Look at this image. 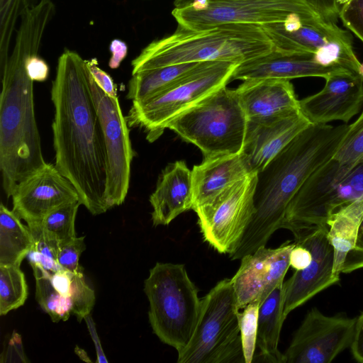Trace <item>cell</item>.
I'll return each mask as SVG.
<instances>
[{
    "label": "cell",
    "instance_id": "cell-1",
    "mask_svg": "<svg viewBox=\"0 0 363 363\" xmlns=\"http://www.w3.org/2000/svg\"><path fill=\"white\" fill-rule=\"evenodd\" d=\"M86 60L65 50L52 83L55 167L74 186L94 216L110 209L106 199L104 136L92 96Z\"/></svg>",
    "mask_w": 363,
    "mask_h": 363
},
{
    "label": "cell",
    "instance_id": "cell-2",
    "mask_svg": "<svg viewBox=\"0 0 363 363\" xmlns=\"http://www.w3.org/2000/svg\"><path fill=\"white\" fill-rule=\"evenodd\" d=\"M349 128L311 124L257 173L255 213L231 259H241L266 246L281 228L286 208L308 178L330 160Z\"/></svg>",
    "mask_w": 363,
    "mask_h": 363
},
{
    "label": "cell",
    "instance_id": "cell-3",
    "mask_svg": "<svg viewBox=\"0 0 363 363\" xmlns=\"http://www.w3.org/2000/svg\"><path fill=\"white\" fill-rule=\"evenodd\" d=\"M33 56L14 46L1 70L0 170L8 198L19 182L46 164L35 114L34 81L26 67Z\"/></svg>",
    "mask_w": 363,
    "mask_h": 363
},
{
    "label": "cell",
    "instance_id": "cell-4",
    "mask_svg": "<svg viewBox=\"0 0 363 363\" xmlns=\"http://www.w3.org/2000/svg\"><path fill=\"white\" fill-rule=\"evenodd\" d=\"M274 50L261 26L226 23L202 30L178 26L171 35L147 45L131 63L132 74L165 66L209 61L242 63Z\"/></svg>",
    "mask_w": 363,
    "mask_h": 363
},
{
    "label": "cell",
    "instance_id": "cell-5",
    "mask_svg": "<svg viewBox=\"0 0 363 363\" xmlns=\"http://www.w3.org/2000/svg\"><path fill=\"white\" fill-rule=\"evenodd\" d=\"M144 291L153 333L179 352L191 340L201 310L198 289L185 266L157 262L145 280Z\"/></svg>",
    "mask_w": 363,
    "mask_h": 363
},
{
    "label": "cell",
    "instance_id": "cell-6",
    "mask_svg": "<svg viewBox=\"0 0 363 363\" xmlns=\"http://www.w3.org/2000/svg\"><path fill=\"white\" fill-rule=\"evenodd\" d=\"M248 121L235 90L222 87L189 108L167 125L197 146L203 159L242 152Z\"/></svg>",
    "mask_w": 363,
    "mask_h": 363
},
{
    "label": "cell",
    "instance_id": "cell-7",
    "mask_svg": "<svg viewBox=\"0 0 363 363\" xmlns=\"http://www.w3.org/2000/svg\"><path fill=\"white\" fill-rule=\"evenodd\" d=\"M236 294L231 279L218 282L201 298L199 320L178 363H245Z\"/></svg>",
    "mask_w": 363,
    "mask_h": 363
},
{
    "label": "cell",
    "instance_id": "cell-8",
    "mask_svg": "<svg viewBox=\"0 0 363 363\" xmlns=\"http://www.w3.org/2000/svg\"><path fill=\"white\" fill-rule=\"evenodd\" d=\"M240 64L224 60L201 62L156 96L132 102L126 116L128 126L142 128L148 141L156 140L174 118L213 91L226 86Z\"/></svg>",
    "mask_w": 363,
    "mask_h": 363
},
{
    "label": "cell",
    "instance_id": "cell-9",
    "mask_svg": "<svg viewBox=\"0 0 363 363\" xmlns=\"http://www.w3.org/2000/svg\"><path fill=\"white\" fill-rule=\"evenodd\" d=\"M363 198V162L350 167L331 158L305 182L286 211L281 228L291 232L326 225L340 208Z\"/></svg>",
    "mask_w": 363,
    "mask_h": 363
},
{
    "label": "cell",
    "instance_id": "cell-10",
    "mask_svg": "<svg viewBox=\"0 0 363 363\" xmlns=\"http://www.w3.org/2000/svg\"><path fill=\"white\" fill-rule=\"evenodd\" d=\"M172 14L178 26L191 30L226 23L264 26L296 16L320 17L306 0H196L188 6L174 8Z\"/></svg>",
    "mask_w": 363,
    "mask_h": 363
},
{
    "label": "cell",
    "instance_id": "cell-11",
    "mask_svg": "<svg viewBox=\"0 0 363 363\" xmlns=\"http://www.w3.org/2000/svg\"><path fill=\"white\" fill-rule=\"evenodd\" d=\"M257 173L238 181L195 211L203 240L222 254L238 245L255 213Z\"/></svg>",
    "mask_w": 363,
    "mask_h": 363
},
{
    "label": "cell",
    "instance_id": "cell-12",
    "mask_svg": "<svg viewBox=\"0 0 363 363\" xmlns=\"http://www.w3.org/2000/svg\"><path fill=\"white\" fill-rule=\"evenodd\" d=\"M89 82L103 128L106 153V199L110 208L121 205L127 196L133 154L126 117L118 97H111L90 72Z\"/></svg>",
    "mask_w": 363,
    "mask_h": 363
},
{
    "label": "cell",
    "instance_id": "cell-13",
    "mask_svg": "<svg viewBox=\"0 0 363 363\" xmlns=\"http://www.w3.org/2000/svg\"><path fill=\"white\" fill-rule=\"evenodd\" d=\"M357 318L308 311L284 354V363H329L350 347Z\"/></svg>",
    "mask_w": 363,
    "mask_h": 363
},
{
    "label": "cell",
    "instance_id": "cell-14",
    "mask_svg": "<svg viewBox=\"0 0 363 363\" xmlns=\"http://www.w3.org/2000/svg\"><path fill=\"white\" fill-rule=\"evenodd\" d=\"M291 233L294 242L310 250L312 259L306 268L295 271L284 282L285 318L293 310L339 281L333 277L334 252L328 238V226L298 229Z\"/></svg>",
    "mask_w": 363,
    "mask_h": 363
},
{
    "label": "cell",
    "instance_id": "cell-15",
    "mask_svg": "<svg viewBox=\"0 0 363 363\" xmlns=\"http://www.w3.org/2000/svg\"><path fill=\"white\" fill-rule=\"evenodd\" d=\"M11 197L12 211L27 225H38L52 211L79 200L72 184L50 163L19 182Z\"/></svg>",
    "mask_w": 363,
    "mask_h": 363
},
{
    "label": "cell",
    "instance_id": "cell-16",
    "mask_svg": "<svg viewBox=\"0 0 363 363\" xmlns=\"http://www.w3.org/2000/svg\"><path fill=\"white\" fill-rule=\"evenodd\" d=\"M294 245V242L286 241L277 248L261 247L241 259L238 270L231 278L239 310L252 303L261 304L284 282Z\"/></svg>",
    "mask_w": 363,
    "mask_h": 363
},
{
    "label": "cell",
    "instance_id": "cell-17",
    "mask_svg": "<svg viewBox=\"0 0 363 363\" xmlns=\"http://www.w3.org/2000/svg\"><path fill=\"white\" fill-rule=\"evenodd\" d=\"M323 88L299 100L300 111L311 124L333 121L347 123L363 108V80L344 69L328 77Z\"/></svg>",
    "mask_w": 363,
    "mask_h": 363
},
{
    "label": "cell",
    "instance_id": "cell-18",
    "mask_svg": "<svg viewBox=\"0 0 363 363\" xmlns=\"http://www.w3.org/2000/svg\"><path fill=\"white\" fill-rule=\"evenodd\" d=\"M235 91L249 123L267 122L301 111L290 80H245Z\"/></svg>",
    "mask_w": 363,
    "mask_h": 363
},
{
    "label": "cell",
    "instance_id": "cell-19",
    "mask_svg": "<svg viewBox=\"0 0 363 363\" xmlns=\"http://www.w3.org/2000/svg\"><path fill=\"white\" fill-rule=\"evenodd\" d=\"M311 123L301 111L264 123H249L242 153L252 173L262 170Z\"/></svg>",
    "mask_w": 363,
    "mask_h": 363
},
{
    "label": "cell",
    "instance_id": "cell-20",
    "mask_svg": "<svg viewBox=\"0 0 363 363\" xmlns=\"http://www.w3.org/2000/svg\"><path fill=\"white\" fill-rule=\"evenodd\" d=\"M344 69H347L340 66H323L315 62L313 55L287 54L273 50L264 55L240 63L233 73L231 81L262 79L290 80L311 77L326 79L332 74Z\"/></svg>",
    "mask_w": 363,
    "mask_h": 363
},
{
    "label": "cell",
    "instance_id": "cell-21",
    "mask_svg": "<svg viewBox=\"0 0 363 363\" xmlns=\"http://www.w3.org/2000/svg\"><path fill=\"white\" fill-rule=\"evenodd\" d=\"M149 201L154 226L167 225L182 213L192 210V174L185 162L176 161L165 167Z\"/></svg>",
    "mask_w": 363,
    "mask_h": 363
},
{
    "label": "cell",
    "instance_id": "cell-22",
    "mask_svg": "<svg viewBox=\"0 0 363 363\" xmlns=\"http://www.w3.org/2000/svg\"><path fill=\"white\" fill-rule=\"evenodd\" d=\"M252 173L242 152L203 159L192 170L193 211L211 202L229 186Z\"/></svg>",
    "mask_w": 363,
    "mask_h": 363
},
{
    "label": "cell",
    "instance_id": "cell-23",
    "mask_svg": "<svg viewBox=\"0 0 363 363\" xmlns=\"http://www.w3.org/2000/svg\"><path fill=\"white\" fill-rule=\"evenodd\" d=\"M261 26L270 38L274 50L287 54L314 55L333 43L352 39L347 30L322 18L303 23L292 30H286L281 23Z\"/></svg>",
    "mask_w": 363,
    "mask_h": 363
},
{
    "label": "cell",
    "instance_id": "cell-24",
    "mask_svg": "<svg viewBox=\"0 0 363 363\" xmlns=\"http://www.w3.org/2000/svg\"><path fill=\"white\" fill-rule=\"evenodd\" d=\"M284 282L279 284L262 301L258 313L256 356L262 362L284 363V354L278 349L284 316Z\"/></svg>",
    "mask_w": 363,
    "mask_h": 363
},
{
    "label": "cell",
    "instance_id": "cell-25",
    "mask_svg": "<svg viewBox=\"0 0 363 363\" xmlns=\"http://www.w3.org/2000/svg\"><path fill=\"white\" fill-rule=\"evenodd\" d=\"M363 219V198L335 211L328 218V238L334 252L333 277L340 281L346 257L354 247Z\"/></svg>",
    "mask_w": 363,
    "mask_h": 363
},
{
    "label": "cell",
    "instance_id": "cell-26",
    "mask_svg": "<svg viewBox=\"0 0 363 363\" xmlns=\"http://www.w3.org/2000/svg\"><path fill=\"white\" fill-rule=\"evenodd\" d=\"M201 63L177 64L133 74L128 82L127 99L132 102L147 100L171 86Z\"/></svg>",
    "mask_w": 363,
    "mask_h": 363
},
{
    "label": "cell",
    "instance_id": "cell-27",
    "mask_svg": "<svg viewBox=\"0 0 363 363\" xmlns=\"http://www.w3.org/2000/svg\"><path fill=\"white\" fill-rule=\"evenodd\" d=\"M3 203L0 205V264L20 266L33 248L34 240L28 226Z\"/></svg>",
    "mask_w": 363,
    "mask_h": 363
},
{
    "label": "cell",
    "instance_id": "cell-28",
    "mask_svg": "<svg viewBox=\"0 0 363 363\" xmlns=\"http://www.w3.org/2000/svg\"><path fill=\"white\" fill-rule=\"evenodd\" d=\"M35 279V298L54 323L67 320L72 313L70 297L60 295L53 287L50 274L43 269H33Z\"/></svg>",
    "mask_w": 363,
    "mask_h": 363
},
{
    "label": "cell",
    "instance_id": "cell-29",
    "mask_svg": "<svg viewBox=\"0 0 363 363\" xmlns=\"http://www.w3.org/2000/svg\"><path fill=\"white\" fill-rule=\"evenodd\" d=\"M28 294L20 266L0 264V315H5L23 306Z\"/></svg>",
    "mask_w": 363,
    "mask_h": 363
},
{
    "label": "cell",
    "instance_id": "cell-30",
    "mask_svg": "<svg viewBox=\"0 0 363 363\" xmlns=\"http://www.w3.org/2000/svg\"><path fill=\"white\" fill-rule=\"evenodd\" d=\"M79 200L62 205L50 212L40 223L46 237L59 245L76 237L75 219Z\"/></svg>",
    "mask_w": 363,
    "mask_h": 363
},
{
    "label": "cell",
    "instance_id": "cell-31",
    "mask_svg": "<svg viewBox=\"0 0 363 363\" xmlns=\"http://www.w3.org/2000/svg\"><path fill=\"white\" fill-rule=\"evenodd\" d=\"M333 159L352 167L363 162V111L345 133Z\"/></svg>",
    "mask_w": 363,
    "mask_h": 363
},
{
    "label": "cell",
    "instance_id": "cell-32",
    "mask_svg": "<svg viewBox=\"0 0 363 363\" xmlns=\"http://www.w3.org/2000/svg\"><path fill=\"white\" fill-rule=\"evenodd\" d=\"M260 304L255 302L247 305L238 313L239 327L245 363H252L257 343L258 313Z\"/></svg>",
    "mask_w": 363,
    "mask_h": 363
},
{
    "label": "cell",
    "instance_id": "cell-33",
    "mask_svg": "<svg viewBox=\"0 0 363 363\" xmlns=\"http://www.w3.org/2000/svg\"><path fill=\"white\" fill-rule=\"evenodd\" d=\"M70 299L72 313L81 322L88 316L95 303L94 291L86 283L83 274L72 275Z\"/></svg>",
    "mask_w": 363,
    "mask_h": 363
},
{
    "label": "cell",
    "instance_id": "cell-34",
    "mask_svg": "<svg viewBox=\"0 0 363 363\" xmlns=\"http://www.w3.org/2000/svg\"><path fill=\"white\" fill-rule=\"evenodd\" d=\"M84 237H75L59 245L57 262L65 269L74 274H82L79 264L82 253L85 250Z\"/></svg>",
    "mask_w": 363,
    "mask_h": 363
},
{
    "label": "cell",
    "instance_id": "cell-35",
    "mask_svg": "<svg viewBox=\"0 0 363 363\" xmlns=\"http://www.w3.org/2000/svg\"><path fill=\"white\" fill-rule=\"evenodd\" d=\"M343 25L363 43V0H350L340 9Z\"/></svg>",
    "mask_w": 363,
    "mask_h": 363
},
{
    "label": "cell",
    "instance_id": "cell-36",
    "mask_svg": "<svg viewBox=\"0 0 363 363\" xmlns=\"http://www.w3.org/2000/svg\"><path fill=\"white\" fill-rule=\"evenodd\" d=\"M363 268V219L359 228L354 247L347 255L342 273Z\"/></svg>",
    "mask_w": 363,
    "mask_h": 363
},
{
    "label": "cell",
    "instance_id": "cell-37",
    "mask_svg": "<svg viewBox=\"0 0 363 363\" xmlns=\"http://www.w3.org/2000/svg\"><path fill=\"white\" fill-rule=\"evenodd\" d=\"M89 71L100 88L109 96L118 97L116 85L111 76L99 67L96 59L86 60Z\"/></svg>",
    "mask_w": 363,
    "mask_h": 363
},
{
    "label": "cell",
    "instance_id": "cell-38",
    "mask_svg": "<svg viewBox=\"0 0 363 363\" xmlns=\"http://www.w3.org/2000/svg\"><path fill=\"white\" fill-rule=\"evenodd\" d=\"M325 21L335 23L340 8L335 0H306Z\"/></svg>",
    "mask_w": 363,
    "mask_h": 363
},
{
    "label": "cell",
    "instance_id": "cell-39",
    "mask_svg": "<svg viewBox=\"0 0 363 363\" xmlns=\"http://www.w3.org/2000/svg\"><path fill=\"white\" fill-rule=\"evenodd\" d=\"M26 67L27 72L34 82H44L47 79L49 67L44 60L35 55L26 60Z\"/></svg>",
    "mask_w": 363,
    "mask_h": 363
},
{
    "label": "cell",
    "instance_id": "cell-40",
    "mask_svg": "<svg viewBox=\"0 0 363 363\" xmlns=\"http://www.w3.org/2000/svg\"><path fill=\"white\" fill-rule=\"evenodd\" d=\"M311 259L312 255L310 250L295 242V245L290 253V267L295 271L303 270L311 264Z\"/></svg>",
    "mask_w": 363,
    "mask_h": 363
},
{
    "label": "cell",
    "instance_id": "cell-41",
    "mask_svg": "<svg viewBox=\"0 0 363 363\" xmlns=\"http://www.w3.org/2000/svg\"><path fill=\"white\" fill-rule=\"evenodd\" d=\"M72 275L73 273L62 269L50 277L51 283L55 289L65 297L70 296Z\"/></svg>",
    "mask_w": 363,
    "mask_h": 363
},
{
    "label": "cell",
    "instance_id": "cell-42",
    "mask_svg": "<svg viewBox=\"0 0 363 363\" xmlns=\"http://www.w3.org/2000/svg\"><path fill=\"white\" fill-rule=\"evenodd\" d=\"M350 348L354 358L363 363V311L357 318L355 332Z\"/></svg>",
    "mask_w": 363,
    "mask_h": 363
},
{
    "label": "cell",
    "instance_id": "cell-43",
    "mask_svg": "<svg viewBox=\"0 0 363 363\" xmlns=\"http://www.w3.org/2000/svg\"><path fill=\"white\" fill-rule=\"evenodd\" d=\"M109 50L111 52V57L108 62V66L111 69H116L126 57L128 51L127 45L122 40L115 39L111 43Z\"/></svg>",
    "mask_w": 363,
    "mask_h": 363
},
{
    "label": "cell",
    "instance_id": "cell-44",
    "mask_svg": "<svg viewBox=\"0 0 363 363\" xmlns=\"http://www.w3.org/2000/svg\"><path fill=\"white\" fill-rule=\"evenodd\" d=\"M84 319L86 320V321L87 323L89 330L92 337V339L94 342V345H95L96 350L97 352V357H98L97 362H107L108 360L106 359V358L103 352V350L101 347V344L99 342V339L98 337V335H97V333L95 330V327H94V323H93L91 318H89V315Z\"/></svg>",
    "mask_w": 363,
    "mask_h": 363
},
{
    "label": "cell",
    "instance_id": "cell-45",
    "mask_svg": "<svg viewBox=\"0 0 363 363\" xmlns=\"http://www.w3.org/2000/svg\"><path fill=\"white\" fill-rule=\"evenodd\" d=\"M196 0H174V8H182L191 5Z\"/></svg>",
    "mask_w": 363,
    "mask_h": 363
},
{
    "label": "cell",
    "instance_id": "cell-46",
    "mask_svg": "<svg viewBox=\"0 0 363 363\" xmlns=\"http://www.w3.org/2000/svg\"><path fill=\"white\" fill-rule=\"evenodd\" d=\"M75 352L78 356L84 361L90 362L91 360L89 359L86 352L83 350L82 349L76 347H75Z\"/></svg>",
    "mask_w": 363,
    "mask_h": 363
},
{
    "label": "cell",
    "instance_id": "cell-47",
    "mask_svg": "<svg viewBox=\"0 0 363 363\" xmlns=\"http://www.w3.org/2000/svg\"><path fill=\"white\" fill-rule=\"evenodd\" d=\"M358 74L361 77V78L363 80V63L360 64V66H359V70H358Z\"/></svg>",
    "mask_w": 363,
    "mask_h": 363
},
{
    "label": "cell",
    "instance_id": "cell-48",
    "mask_svg": "<svg viewBox=\"0 0 363 363\" xmlns=\"http://www.w3.org/2000/svg\"><path fill=\"white\" fill-rule=\"evenodd\" d=\"M337 4H345L350 0H335Z\"/></svg>",
    "mask_w": 363,
    "mask_h": 363
}]
</instances>
